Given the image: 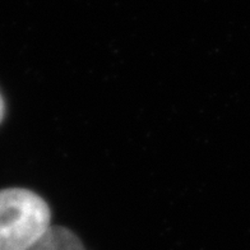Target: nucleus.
<instances>
[{"label":"nucleus","instance_id":"f257e3e1","mask_svg":"<svg viewBox=\"0 0 250 250\" xmlns=\"http://www.w3.org/2000/svg\"><path fill=\"white\" fill-rule=\"evenodd\" d=\"M51 227L49 204L23 188L0 189V250H27Z\"/></svg>","mask_w":250,"mask_h":250},{"label":"nucleus","instance_id":"f03ea898","mask_svg":"<svg viewBox=\"0 0 250 250\" xmlns=\"http://www.w3.org/2000/svg\"><path fill=\"white\" fill-rule=\"evenodd\" d=\"M27 250H86V248L72 230L51 226L46 234Z\"/></svg>","mask_w":250,"mask_h":250},{"label":"nucleus","instance_id":"7ed1b4c3","mask_svg":"<svg viewBox=\"0 0 250 250\" xmlns=\"http://www.w3.org/2000/svg\"><path fill=\"white\" fill-rule=\"evenodd\" d=\"M4 115H5V104H4L3 96L0 93V123L3 122Z\"/></svg>","mask_w":250,"mask_h":250}]
</instances>
